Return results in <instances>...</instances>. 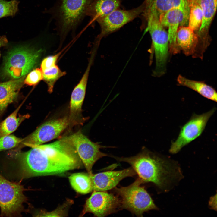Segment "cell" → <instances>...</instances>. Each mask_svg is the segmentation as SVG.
<instances>
[{"label": "cell", "instance_id": "cell-1", "mask_svg": "<svg viewBox=\"0 0 217 217\" xmlns=\"http://www.w3.org/2000/svg\"><path fill=\"white\" fill-rule=\"evenodd\" d=\"M31 148L26 152L17 149L11 153L19 162L23 178L60 175L82 168L84 166L75 147L67 137Z\"/></svg>", "mask_w": 217, "mask_h": 217}, {"label": "cell", "instance_id": "cell-2", "mask_svg": "<svg viewBox=\"0 0 217 217\" xmlns=\"http://www.w3.org/2000/svg\"><path fill=\"white\" fill-rule=\"evenodd\" d=\"M110 156L129 164L143 183L152 182L165 191L171 189L183 177L176 162L160 156L145 148L134 156Z\"/></svg>", "mask_w": 217, "mask_h": 217}, {"label": "cell", "instance_id": "cell-3", "mask_svg": "<svg viewBox=\"0 0 217 217\" xmlns=\"http://www.w3.org/2000/svg\"><path fill=\"white\" fill-rule=\"evenodd\" d=\"M139 178L126 187L115 188V191L120 200V209H125L137 216H142L144 212L157 210L150 195L144 187Z\"/></svg>", "mask_w": 217, "mask_h": 217}, {"label": "cell", "instance_id": "cell-4", "mask_svg": "<svg viewBox=\"0 0 217 217\" xmlns=\"http://www.w3.org/2000/svg\"><path fill=\"white\" fill-rule=\"evenodd\" d=\"M41 51L24 47L11 50L5 58L2 76L15 80L25 77L37 64Z\"/></svg>", "mask_w": 217, "mask_h": 217}, {"label": "cell", "instance_id": "cell-5", "mask_svg": "<svg viewBox=\"0 0 217 217\" xmlns=\"http://www.w3.org/2000/svg\"><path fill=\"white\" fill-rule=\"evenodd\" d=\"M144 16L147 21L146 31L149 33L154 49L156 66L154 75L159 76L165 70L169 50L168 33L156 14L150 13Z\"/></svg>", "mask_w": 217, "mask_h": 217}, {"label": "cell", "instance_id": "cell-6", "mask_svg": "<svg viewBox=\"0 0 217 217\" xmlns=\"http://www.w3.org/2000/svg\"><path fill=\"white\" fill-rule=\"evenodd\" d=\"M23 186L10 182L0 174V208L2 216L19 215L27 200Z\"/></svg>", "mask_w": 217, "mask_h": 217}, {"label": "cell", "instance_id": "cell-7", "mask_svg": "<svg viewBox=\"0 0 217 217\" xmlns=\"http://www.w3.org/2000/svg\"><path fill=\"white\" fill-rule=\"evenodd\" d=\"M216 109L200 115L194 114L181 128L178 137L171 143L169 152L175 154L200 136Z\"/></svg>", "mask_w": 217, "mask_h": 217}, {"label": "cell", "instance_id": "cell-8", "mask_svg": "<svg viewBox=\"0 0 217 217\" xmlns=\"http://www.w3.org/2000/svg\"><path fill=\"white\" fill-rule=\"evenodd\" d=\"M94 0H61L58 15L61 34L65 35L74 29L87 14Z\"/></svg>", "mask_w": 217, "mask_h": 217}, {"label": "cell", "instance_id": "cell-9", "mask_svg": "<svg viewBox=\"0 0 217 217\" xmlns=\"http://www.w3.org/2000/svg\"><path fill=\"white\" fill-rule=\"evenodd\" d=\"M75 147L87 172L92 173V168L100 158L110 156L108 154L101 151L100 149L109 148L101 145L99 143L92 141L80 131L67 137Z\"/></svg>", "mask_w": 217, "mask_h": 217}, {"label": "cell", "instance_id": "cell-10", "mask_svg": "<svg viewBox=\"0 0 217 217\" xmlns=\"http://www.w3.org/2000/svg\"><path fill=\"white\" fill-rule=\"evenodd\" d=\"M69 125L68 116L44 123L26 137L22 139L18 147H32L42 145L58 137Z\"/></svg>", "mask_w": 217, "mask_h": 217}, {"label": "cell", "instance_id": "cell-11", "mask_svg": "<svg viewBox=\"0 0 217 217\" xmlns=\"http://www.w3.org/2000/svg\"><path fill=\"white\" fill-rule=\"evenodd\" d=\"M145 8L144 2L136 8L127 10L118 9L97 20L96 21L100 26L101 31L97 37L96 42L99 43L103 37L116 31L133 20L143 13Z\"/></svg>", "mask_w": 217, "mask_h": 217}, {"label": "cell", "instance_id": "cell-12", "mask_svg": "<svg viewBox=\"0 0 217 217\" xmlns=\"http://www.w3.org/2000/svg\"><path fill=\"white\" fill-rule=\"evenodd\" d=\"M120 200L118 196L106 191H93L86 200L80 216L88 213L96 217H104L120 209Z\"/></svg>", "mask_w": 217, "mask_h": 217}, {"label": "cell", "instance_id": "cell-13", "mask_svg": "<svg viewBox=\"0 0 217 217\" xmlns=\"http://www.w3.org/2000/svg\"><path fill=\"white\" fill-rule=\"evenodd\" d=\"M189 6L187 3L184 7L174 8L161 14L159 19L160 23L164 27L168 28L169 45L174 53L178 52L176 44V37L180 25H183L188 20Z\"/></svg>", "mask_w": 217, "mask_h": 217}, {"label": "cell", "instance_id": "cell-14", "mask_svg": "<svg viewBox=\"0 0 217 217\" xmlns=\"http://www.w3.org/2000/svg\"><path fill=\"white\" fill-rule=\"evenodd\" d=\"M90 70L86 69L79 83L72 93L68 116V126L82 124L85 118L82 114V106L84 99Z\"/></svg>", "mask_w": 217, "mask_h": 217}, {"label": "cell", "instance_id": "cell-15", "mask_svg": "<svg viewBox=\"0 0 217 217\" xmlns=\"http://www.w3.org/2000/svg\"><path fill=\"white\" fill-rule=\"evenodd\" d=\"M136 173L133 168L118 171H107L96 174H90L93 191H106L115 188L124 178L135 176Z\"/></svg>", "mask_w": 217, "mask_h": 217}, {"label": "cell", "instance_id": "cell-16", "mask_svg": "<svg viewBox=\"0 0 217 217\" xmlns=\"http://www.w3.org/2000/svg\"><path fill=\"white\" fill-rule=\"evenodd\" d=\"M24 77L0 83V117L8 105L17 99Z\"/></svg>", "mask_w": 217, "mask_h": 217}, {"label": "cell", "instance_id": "cell-17", "mask_svg": "<svg viewBox=\"0 0 217 217\" xmlns=\"http://www.w3.org/2000/svg\"><path fill=\"white\" fill-rule=\"evenodd\" d=\"M198 42V36L194 31L188 27H179L177 30L176 44L178 49L182 50L186 55L193 54Z\"/></svg>", "mask_w": 217, "mask_h": 217}, {"label": "cell", "instance_id": "cell-18", "mask_svg": "<svg viewBox=\"0 0 217 217\" xmlns=\"http://www.w3.org/2000/svg\"><path fill=\"white\" fill-rule=\"evenodd\" d=\"M145 8L143 14L149 13L159 16L172 8L184 6L187 0H145Z\"/></svg>", "mask_w": 217, "mask_h": 217}, {"label": "cell", "instance_id": "cell-19", "mask_svg": "<svg viewBox=\"0 0 217 217\" xmlns=\"http://www.w3.org/2000/svg\"><path fill=\"white\" fill-rule=\"evenodd\" d=\"M120 5V0H95L90 6L86 14L96 21L118 9Z\"/></svg>", "mask_w": 217, "mask_h": 217}, {"label": "cell", "instance_id": "cell-20", "mask_svg": "<svg viewBox=\"0 0 217 217\" xmlns=\"http://www.w3.org/2000/svg\"><path fill=\"white\" fill-rule=\"evenodd\" d=\"M178 84L190 88L203 96L213 101L217 102V93L210 86L201 81L190 80L179 75L177 79Z\"/></svg>", "mask_w": 217, "mask_h": 217}, {"label": "cell", "instance_id": "cell-21", "mask_svg": "<svg viewBox=\"0 0 217 217\" xmlns=\"http://www.w3.org/2000/svg\"><path fill=\"white\" fill-rule=\"evenodd\" d=\"M190 0L197 4L202 10L203 19L198 30V35H204L207 32L216 12L217 0Z\"/></svg>", "mask_w": 217, "mask_h": 217}, {"label": "cell", "instance_id": "cell-22", "mask_svg": "<svg viewBox=\"0 0 217 217\" xmlns=\"http://www.w3.org/2000/svg\"><path fill=\"white\" fill-rule=\"evenodd\" d=\"M68 179L72 188L78 193L84 194L93 191L91 177L88 173H73L68 177Z\"/></svg>", "mask_w": 217, "mask_h": 217}, {"label": "cell", "instance_id": "cell-23", "mask_svg": "<svg viewBox=\"0 0 217 217\" xmlns=\"http://www.w3.org/2000/svg\"><path fill=\"white\" fill-rule=\"evenodd\" d=\"M22 105V103L10 115L0 123V136L10 134L17 129L23 121L29 118L28 114L17 117L18 112Z\"/></svg>", "mask_w": 217, "mask_h": 217}, {"label": "cell", "instance_id": "cell-24", "mask_svg": "<svg viewBox=\"0 0 217 217\" xmlns=\"http://www.w3.org/2000/svg\"><path fill=\"white\" fill-rule=\"evenodd\" d=\"M187 1L190 8L188 27L194 31L199 30L203 19L202 10L197 3L190 0Z\"/></svg>", "mask_w": 217, "mask_h": 217}, {"label": "cell", "instance_id": "cell-25", "mask_svg": "<svg viewBox=\"0 0 217 217\" xmlns=\"http://www.w3.org/2000/svg\"><path fill=\"white\" fill-rule=\"evenodd\" d=\"M43 80L48 87V91L50 93L53 91L54 85L60 77L65 74L56 65L42 72Z\"/></svg>", "mask_w": 217, "mask_h": 217}, {"label": "cell", "instance_id": "cell-26", "mask_svg": "<svg viewBox=\"0 0 217 217\" xmlns=\"http://www.w3.org/2000/svg\"><path fill=\"white\" fill-rule=\"evenodd\" d=\"M19 3L17 0H0V18L14 16L18 11Z\"/></svg>", "mask_w": 217, "mask_h": 217}, {"label": "cell", "instance_id": "cell-27", "mask_svg": "<svg viewBox=\"0 0 217 217\" xmlns=\"http://www.w3.org/2000/svg\"><path fill=\"white\" fill-rule=\"evenodd\" d=\"M73 203L72 200H68L56 209L50 212L40 210L35 215L36 216H66L68 215L69 207Z\"/></svg>", "mask_w": 217, "mask_h": 217}, {"label": "cell", "instance_id": "cell-28", "mask_svg": "<svg viewBox=\"0 0 217 217\" xmlns=\"http://www.w3.org/2000/svg\"><path fill=\"white\" fill-rule=\"evenodd\" d=\"M22 139L13 135L0 136V152L17 147Z\"/></svg>", "mask_w": 217, "mask_h": 217}, {"label": "cell", "instance_id": "cell-29", "mask_svg": "<svg viewBox=\"0 0 217 217\" xmlns=\"http://www.w3.org/2000/svg\"><path fill=\"white\" fill-rule=\"evenodd\" d=\"M43 80V73L40 68H36L30 72L24 80V83L30 86L37 84Z\"/></svg>", "mask_w": 217, "mask_h": 217}, {"label": "cell", "instance_id": "cell-30", "mask_svg": "<svg viewBox=\"0 0 217 217\" xmlns=\"http://www.w3.org/2000/svg\"><path fill=\"white\" fill-rule=\"evenodd\" d=\"M60 54V53H59L44 58L41 64L40 69L42 72L55 65Z\"/></svg>", "mask_w": 217, "mask_h": 217}, {"label": "cell", "instance_id": "cell-31", "mask_svg": "<svg viewBox=\"0 0 217 217\" xmlns=\"http://www.w3.org/2000/svg\"><path fill=\"white\" fill-rule=\"evenodd\" d=\"M209 205L212 209L216 210V194L210 197Z\"/></svg>", "mask_w": 217, "mask_h": 217}, {"label": "cell", "instance_id": "cell-32", "mask_svg": "<svg viewBox=\"0 0 217 217\" xmlns=\"http://www.w3.org/2000/svg\"><path fill=\"white\" fill-rule=\"evenodd\" d=\"M8 42L7 38L5 36H4L0 37V49L3 46L7 45Z\"/></svg>", "mask_w": 217, "mask_h": 217}]
</instances>
